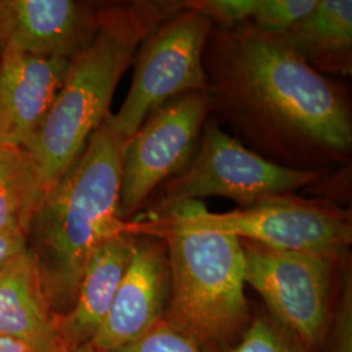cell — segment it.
<instances>
[{
  "instance_id": "cell-1",
  "label": "cell",
  "mask_w": 352,
  "mask_h": 352,
  "mask_svg": "<svg viewBox=\"0 0 352 352\" xmlns=\"http://www.w3.org/2000/svg\"><path fill=\"white\" fill-rule=\"evenodd\" d=\"M212 113L273 164L330 173L350 164L351 100L277 36L213 26L202 55Z\"/></svg>"
},
{
  "instance_id": "cell-2",
  "label": "cell",
  "mask_w": 352,
  "mask_h": 352,
  "mask_svg": "<svg viewBox=\"0 0 352 352\" xmlns=\"http://www.w3.org/2000/svg\"><path fill=\"white\" fill-rule=\"evenodd\" d=\"M123 144L111 113L45 196L26 230V251L55 316L74 307L91 253L126 234L120 217Z\"/></svg>"
},
{
  "instance_id": "cell-3",
  "label": "cell",
  "mask_w": 352,
  "mask_h": 352,
  "mask_svg": "<svg viewBox=\"0 0 352 352\" xmlns=\"http://www.w3.org/2000/svg\"><path fill=\"white\" fill-rule=\"evenodd\" d=\"M182 8L183 0L102 3L94 36L69 59L62 88L23 148L43 199L111 113L115 89L142 39Z\"/></svg>"
},
{
  "instance_id": "cell-4",
  "label": "cell",
  "mask_w": 352,
  "mask_h": 352,
  "mask_svg": "<svg viewBox=\"0 0 352 352\" xmlns=\"http://www.w3.org/2000/svg\"><path fill=\"white\" fill-rule=\"evenodd\" d=\"M126 234L166 243L170 300L164 321L196 340L204 351H232L254 316L244 292L240 239L189 226L170 212L128 221Z\"/></svg>"
},
{
  "instance_id": "cell-5",
  "label": "cell",
  "mask_w": 352,
  "mask_h": 352,
  "mask_svg": "<svg viewBox=\"0 0 352 352\" xmlns=\"http://www.w3.org/2000/svg\"><path fill=\"white\" fill-rule=\"evenodd\" d=\"M327 174L273 164L208 120L189 164L153 193L136 218L204 197H226L245 208L267 196L314 187Z\"/></svg>"
},
{
  "instance_id": "cell-6",
  "label": "cell",
  "mask_w": 352,
  "mask_h": 352,
  "mask_svg": "<svg viewBox=\"0 0 352 352\" xmlns=\"http://www.w3.org/2000/svg\"><path fill=\"white\" fill-rule=\"evenodd\" d=\"M166 212L175 214L189 226L282 251L343 254L350 252L352 243L350 209L296 193L267 196L227 213H210L201 201L177 204L162 213Z\"/></svg>"
},
{
  "instance_id": "cell-7",
  "label": "cell",
  "mask_w": 352,
  "mask_h": 352,
  "mask_svg": "<svg viewBox=\"0 0 352 352\" xmlns=\"http://www.w3.org/2000/svg\"><path fill=\"white\" fill-rule=\"evenodd\" d=\"M244 280L263 299L265 311L317 352L321 351L350 252L324 254L282 251L240 239Z\"/></svg>"
},
{
  "instance_id": "cell-8",
  "label": "cell",
  "mask_w": 352,
  "mask_h": 352,
  "mask_svg": "<svg viewBox=\"0 0 352 352\" xmlns=\"http://www.w3.org/2000/svg\"><path fill=\"white\" fill-rule=\"evenodd\" d=\"M213 26L208 17L183 6L142 39L132 62L131 88L119 113H113L123 139L164 102L188 91H208L202 55Z\"/></svg>"
},
{
  "instance_id": "cell-9",
  "label": "cell",
  "mask_w": 352,
  "mask_h": 352,
  "mask_svg": "<svg viewBox=\"0 0 352 352\" xmlns=\"http://www.w3.org/2000/svg\"><path fill=\"white\" fill-rule=\"evenodd\" d=\"M212 113L208 91H188L154 109L122 149L120 217L132 221L153 193L193 157Z\"/></svg>"
},
{
  "instance_id": "cell-10",
  "label": "cell",
  "mask_w": 352,
  "mask_h": 352,
  "mask_svg": "<svg viewBox=\"0 0 352 352\" xmlns=\"http://www.w3.org/2000/svg\"><path fill=\"white\" fill-rule=\"evenodd\" d=\"M136 250L109 314L90 344L113 352L162 321L170 300V264L164 239L136 235Z\"/></svg>"
},
{
  "instance_id": "cell-11",
  "label": "cell",
  "mask_w": 352,
  "mask_h": 352,
  "mask_svg": "<svg viewBox=\"0 0 352 352\" xmlns=\"http://www.w3.org/2000/svg\"><path fill=\"white\" fill-rule=\"evenodd\" d=\"M69 59L39 58L4 46L0 62V146L23 149L63 85Z\"/></svg>"
},
{
  "instance_id": "cell-12",
  "label": "cell",
  "mask_w": 352,
  "mask_h": 352,
  "mask_svg": "<svg viewBox=\"0 0 352 352\" xmlns=\"http://www.w3.org/2000/svg\"><path fill=\"white\" fill-rule=\"evenodd\" d=\"M101 4L4 0L6 46L39 58L71 59L94 36Z\"/></svg>"
},
{
  "instance_id": "cell-13",
  "label": "cell",
  "mask_w": 352,
  "mask_h": 352,
  "mask_svg": "<svg viewBox=\"0 0 352 352\" xmlns=\"http://www.w3.org/2000/svg\"><path fill=\"white\" fill-rule=\"evenodd\" d=\"M138 236L120 234L106 240L91 253L80 280L75 304L65 315L56 316L60 347L88 344L109 314L115 292L136 250Z\"/></svg>"
},
{
  "instance_id": "cell-14",
  "label": "cell",
  "mask_w": 352,
  "mask_h": 352,
  "mask_svg": "<svg viewBox=\"0 0 352 352\" xmlns=\"http://www.w3.org/2000/svg\"><path fill=\"white\" fill-rule=\"evenodd\" d=\"M0 336L20 340L30 352H56L60 347L56 316L26 250L0 269Z\"/></svg>"
},
{
  "instance_id": "cell-15",
  "label": "cell",
  "mask_w": 352,
  "mask_h": 352,
  "mask_svg": "<svg viewBox=\"0 0 352 352\" xmlns=\"http://www.w3.org/2000/svg\"><path fill=\"white\" fill-rule=\"evenodd\" d=\"M280 37L317 72L351 76V0H317L315 8Z\"/></svg>"
},
{
  "instance_id": "cell-16",
  "label": "cell",
  "mask_w": 352,
  "mask_h": 352,
  "mask_svg": "<svg viewBox=\"0 0 352 352\" xmlns=\"http://www.w3.org/2000/svg\"><path fill=\"white\" fill-rule=\"evenodd\" d=\"M42 200L43 193L25 151L0 146V231L19 230L26 235Z\"/></svg>"
},
{
  "instance_id": "cell-17",
  "label": "cell",
  "mask_w": 352,
  "mask_h": 352,
  "mask_svg": "<svg viewBox=\"0 0 352 352\" xmlns=\"http://www.w3.org/2000/svg\"><path fill=\"white\" fill-rule=\"evenodd\" d=\"M251 327L231 352H317L294 336L265 308H253Z\"/></svg>"
},
{
  "instance_id": "cell-18",
  "label": "cell",
  "mask_w": 352,
  "mask_h": 352,
  "mask_svg": "<svg viewBox=\"0 0 352 352\" xmlns=\"http://www.w3.org/2000/svg\"><path fill=\"white\" fill-rule=\"evenodd\" d=\"M320 352H352L351 253L342 264L337 295Z\"/></svg>"
},
{
  "instance_id": "cell-19",
  "label": "cell",
  "mask_w": 352,
  "mask_h": 352,
  "mask_svg": "<svg viewBox=\"0 0 352 352\" xmlns=\"http://www.w3.org/2000/svg\"><path fill=\"white\" fill-rule=\"evenodd\" d=\"M316 4L317 0H256L248 24L264 34L280 37L311 12Z\"/></svg>"
},
{
  "instance_id": "cell-20",
  "label": "cell",
  "mask_w": 352,
  "mask_h": 352,
  "mask_svg": "<svg viewBox=\"0 0 352 352\" xmlns=\"http://www.w3.org/2000/svg\"><path fill=\"white\" fill-rule=\"evenodd\" d=\"M113 352H206L186 333L167 321H160L138 340Z\"/></svg>"
},
{
  "instance_id": "cell-21",
  "label": "cell",
  "mask_w": 352,
  "mask_h": 352,
  "mask_svg": "<svg viewBox=\"0 0 352 352\" xmlns=\"http://www.w3.org/2000/svg\"><path fill=\"white\" fill-rule=\"evenodd\" d=\"M183 6L201 13L214 26L235 28L251 21L256 0H186Z\"/></svg>"
},
{
  "instance_id": "cell-22",
  "label": "cell",
  "mask_w": 352,
  "mask_h": 352,
  "mask_svg": "<svg viewBox=\"0 0 352 352\" xmlns=\"http://www.w3.org/2000/svg\"><path fill=\"white\" fill-rule=\"evenodd\" d=\"M25 250L26 235L23 231H0V269L13 256Z\"/></svg>"
},
{
  "instance_id": "cell-23",
  "label": "cell",
  "mask_w": 352,
  "mask_h": 352,
  "mask_svg": "<svg viewBox=\"0 0 352 352\" xmlns=\"http://www.w3.org/2000/svg\"><path fill=\"white\" fill-rule=\"evenodd\" d=\"M0 352H30L20 340L0 336Z\"/></svg>"
},
{
  "instance_id": "cell-24",
  "label": "cell",
  "mask_w": 352,
  "mask_h": 352,
  "mask_svg": "<svg viewBox=\"0 0 352 352\" xmlns=\"http://www.w3.org/2000/svg\"><path fill=\"white\" fill-rule=\"evenodd\" d=\"M6 46V8L4 0H0V62Z\"/></svg>"
},
{
  "instance_id": "cell-25",
  "label": "cell",
  "mask_w": 352,
  "mask_h": 352,
  "mask_svg": "<svg viewBox=\"0 0 352 352\" xmlns=\"http://www.w3.org/2000/svg\"><path fill=\"white\" fill-rule=\"evenodd\" d=\"M56 352H104L93 347L90 343L88 344H84V346H80V347H76V349H63V347H59V350Z\"/></svg>"
}]
</instances>
